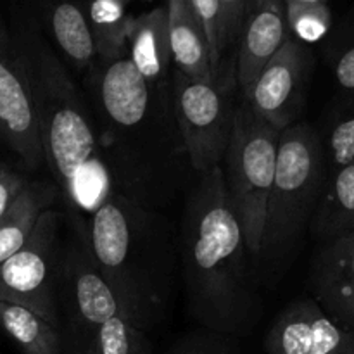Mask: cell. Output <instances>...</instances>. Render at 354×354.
I'll return each mask as SVG.
<instances>
[{
	"instance_id": "obj_29",
	"label": "cell",
	"mask_w": 354,
	"mask_h": 354,
	"mask_svg": "<svg viewBox=\"0 0 354 354\" xmlns=\"http://www.w3.org/2000/svg\"><path fill=\"white\" fill-rule=\"evenodd\" d=\"M334 75L337 80V85L344 92L354 93V45L346 48L339 59L335 61Z\"/></svg>"
},
{
	"instance_id": "obj_23",
	"label": "cell",
	"mask_w": 354,
	"mask_h": 354,
	"mask_svg": "<svg viewBox=\"0 0 354 354\" xmlns=\"http://www.w3.org/2000/svg\"><path fill=\"white\" fill-rule=\"evenodd\" d=\"M289 35L301 44L320 41L330 31L332 10L328 3L283 2Z\"/></svg>"
},
{
	"instance_id": "obj_20",
	"label": "cell",
	"mask_w": 354,
	"mask_h": 354,
	"mask_svg": "<svg viewBox=\"0 0 354 354\" xmlns=\"http://www.w3.org/2000/svg\"><path fill=\"white\" fill-rule=\"evenodd\" d=\"M0 328L23 354H62V332L28 308L0 303Z\"/></svg>"
},
{
	"instance_id": "obj_9",
	"label": "cell",
	"mask_w": 354,
	"mask_h": 354,
	"mask_svg": "<svg viewBox=\"0 0 354 354\" xmlns=\"http://www.w3.org/2000/svg\"><path fill=\"white\" fill-rule=\"evenodd\" d=\"M57 296L59 311L66 318L68 349H90L100 325L123 317L120 299L93 265L83 235L62 251Z\"/></svg>"
},
{
	"instance_id": "obj_27",
	"label": "cell",
	"mask_w": 354,
	"mask_h": 354,
	"mask_svg": "<svg viewBox=\"0 0 354 354\" xmlns=\"http://www.w3.org/2000/svg\"><path fill=\"white\" fill-rule=\"evenodd\" d=\"M220 10H221V54H223V64H225V55H227V50L237 45L242 19H244L245 0H220Z\"/></svg>"
},
{
	"instance_id": "obj_15",
	"label": "cell",
	"mask_w": 354,
	"mask_h": 354,
	"mask_svg": "<svg viewBox=\"0 0 354 354\" xmlns=\"http://www.w3.org/2000/svg\"><path fill=\"white\" fill-rule=\"evenodd\" d=\"M127 57L152 86L171 85L173 59L169 47L168 7L131 16L127 30Z\"/></svg>"
},
{
	"instance_id": "obj_11",
	"label": "cell",
	"mask_w": 354,
	"mask_h": 354,
	"mask_svg": "<svg viewBox=\"0 0 354 354\" xmlns=\"http://www.w3.org/2000/svg\"><path fill=\"white\" fill-rule=\"evenodd\" d=\"M310 73V50L289 37L261 69L245 102L270 127L286 130L296 123L303 109Z\"/></svg>"
},
{
	"instance_id": "obj_30",
	"label": "cell",
	"mask_w": 354,
	"mask_h": 354,
	"mask_svg": "<svg viewBox=\"0 0 354 354\" xmlns=\"http://www.w3.org/2000/svg\"><path fill=\"white\" fill-rule=\"evenodd\" d=\"M283 2H294V3H328V0H283Z\"/></svg>"
},
{
	"instance_id": "obj_17",
	"label": "cell",
	"mask_w": 354,
	"mask_h": 354,
	"mask_svg": "<svg viewBox=\"0 0 354 354\" xmlns=\"http://www.w3.org/2000/svg\"><path fill=\"white\" fill-rule=\"evenodd\" d=\"M173 69L196 80H218L211 68L209 44L189 0H168Z\"/></svg>"
},
{
	"instance_id": "obj_18",
	"label": "cell",
	"mask_w": 354,
	"mask_h": 354,
	"mask_svg": "<svg viewBox=\"0 0 354 354\" xmlns=\"http://www.w3.org/2000/svg\"><path fill=\"white\" fill-rule=\"evenodd\" d=\"M311 230L324 241L354 232V159L327 175Z\"/></svg>"
},
{
	"instance_id": "obj_26",
	"label": "cell",
	"mask_w": 354,
	"mask_h": 354,
	"mask_svg": "<svg viewBox=\"0 0 354 354\" xmlns=\"http://www.w3.org/2000/svg\"><path fill=\"white\" fill-rule=\"evenodd\" d=\"M171 354H241L230 335L216 334L204 328V332L183 339Z\"/></svg>"
},
{
	"instance_id": "obj_24",
	"label": "cell",
	"mask_w": 354,
	"mask_h": 354,
	"mask_svg": "<svg viewBox=\"0 0 354 354\" xmlns=\"http://www.w3.org/2000/svg\"><path fill=\"white\" fill-rule=\"evenodd\" d=\"M194 12L199 17L204 31H206L207 44H209L211 68L218 80L227 78L234 73V68H225L223 54H221V10L220 0H189Z\"/></svg>"
},
{
	"instance_id": "obj_5",
	"label": "cell",
	"mask_w": 354,
	"mask_h": 354,
	"mask_svg": "<svg viewBox=\"0 0 354 354\" xmlns=\"http://www.w3.org/2000/svg\"><path fill=\"white\" fill-rule=\"evenodd\" d=\"M327 180L322 137L308 123L280 131L261 252H286L313 218Z\"/></svg>"
},
{
	"instance_id": "obj_7",
	"label": "cell",
	"mask_w": 354,
	"mask_h": 354,
	"mask_svg": "<svg viewBox=\"0 0 354 354\" xmlns=\"http://www.w3.org/2000/svg\"><path fill=\"white\" fill-rule=\"evenodd\" d=\"M173 104L180 135L197 176L220 168L235 120L234 73L221 80H196L173 69Z\"/></svg>"
},
{
	"instance_id": "obj_14",
	"label": "cell",
	"mask_w": 354,
	"mask_h": 354,
	"mask_svg": "<svg viewBox=\"0 0 354 354\" xmlns=\"http://www.w3.org/2000/svg\"><path fill=\"white\" fill-rule=\"evenodd\" d=\"M311 286L325 315L354 334V232L327 241L315 261Z\"/></svg>"
},
{
	"instance_id": "obj_16",
	"label": "cell",
	"mask_w": 354,
	"mask_h": 354,
	"mask_svg": "<svg viewBox=\"0 0 354 354\" xmlns=\"http://www.w3.org/2000/svg\"><path fill=\"white\" fill-rule=\"evenodd\" d=\"M55 45L73 69L88 75L99 64L95 38L86 7L76 0H38Z\"/></svg>"
},
{
	"instance_id": "obj_31",
	"label": "cell",
	"mask_w": 354,
	"mask_h": 354,
	"mask_svg": "<svg viewBox=\"0 0 354 354\" xmlns=\"http://www.w3.org/2000/svg\"><path fill=\"white\" fill-rule=\"evenodd\" d=\"M106 2H111V3H116V6H121V7H127L128 9V6H130L131 2H133V0H106Z\"/></svg>"
},
{
	"instance_id": "obj_3",
	"label": "cell",
	"mask_w": 354,
	"mask_h": 354,
	"mask_svg": "<svg viewBox=\"0 0 354 354\" xmlns=\"http://www.w3.org/2000/svg\"><path fill=\"white\" fill-rule=\"evenodd\" d=\"M82 235L123 318L144 330L154 327L168 310L176 279V235L166 218L109 190Z\"/></svg>"
},
{
	"instance_id": "obj_10",
	"label": "cell",
	"mask_w": 354,
	"mask_h": 354,
	"mask_svg": "<svg viewBox=\"0 0 354 354\" xmlns=\"http://www.w3.org/2000/svg\"><path fill=\"white\" fill-rule=\"evenodd\" d=\"M0 138L26 168L45 162L30 69L21 41L0 19Z\"/></svg>"
},
{
	"instance_id": "obj_25",
	"label": "cell",
	"mask_w": 354,
	"mask_h": 354,
	"mask_svg": "<svg viewBox=\"0 0 354 354\" xmlns=\"http://www.w3.org/2000/svg\"><path fill=\"white\" fill-rule=\"evenodd\" d=\"M327 161V175L349 165L354 159V109L337 120L328 133L327 142L322 140Z\"/></svg>"
},
{
	"instance_id": "obj_1",
	"label": "cell",
	"mask_w": 354,
	"mask_h": 354,
	"mask_svg": "<svg viewBox=\"0 0 354 354\" xmlns=\"http://www.w3.org/2000/svg\"><path fill=\"white\" fill-rule=\"evenodd\" d=\"M85 88L109 190L162 214L189 194L196 175L173 86L149 85L124 54L97 64L85 75Z\"/></svg>"
},
{
	"instance_id": "obj_2",
	"label": "cell",
	"mask_w": 354,
	"mask_h": 354,
	"mask_svg": "<svg viewBox=\"0 0 354 354\" xmlns=\"http://www.w3.org/2000/svg\"><path fill=\"white\" fill-rule=\"evenodd\" d=\"M178 252L190 315L216 334L248 332L256 313L251 252L220 168L197 176L185 196Z\"/></svg>"
},
{
	"instance_id": "obj_12",
	"label": "cell",
	"mask_w": 354,
	"mask_h": 354,
	"mask_svg": "<svg viewBox=\"0 0 354 354\" xmlns=\"http://www.w3.org/2000/svg\"><path fill=\"white\" fill-rule=\"evenodd\" d=\"M268 354H354V334L325 315L315 299H296L265 337Z\"/></svg>"
},
{
	"instance_id": "obj_6",
	"label": "cell",
	"mask_w": 354,
	"mask_h": 354,
	"mask_svg": "<svg viewBox=\"0 0 354 354\" xmlns=\"http://www.w3.org/2000/svg\"><path fill=\"white\" fill-rule=\"evenodd\" d=\"M279 130L256 116L245 100L239 99L234 128L220 169L227 196L252 256L261 254L266 206L279 154Z\"/></svg>"
},
{
	"instance_id": "obj_21",
	"label": "cell",
	"mask_w": 354,
	"mask_h": 354,
	"mask_svg": "<svg viewBox=\"0 0 354 354\" xmlns=\"http://www.w3.org/2000/svg\"><path fill=\"white\" fill-rule=\"evenodd\" d=\"M85 7L99 52V64L127 54V30L131 17L127 7L106 0H88Z\"/></svg>"
},
{
	"instance_id": "obj_19",
	"label": "cell",
	"mask_w": 354,
	"mask_h": 354,
	"mask_svg": "<svg viewBox=\"0 0 354 354\" xmlns=\"http://www.w3.org/2000/svg\"><path fill=\"white\" fill-rule=\"evenodd\" d=\"M57 187L48 182H30L10 209L0 218V263L16 254L30 239L38 218L50 209Z\"/></svg>"
},
{
	"instance_id": "obj_8",
	"label": "cell",
	"mask_w": 354,
	"mask_h": 354,
	"mask_svg": "<svg viewBox=\"0 0 354 354\" xmlns=\"http://www.w3.org/2000/svg\"><path fill=\"white\" fill-rule=\"evenodd\" d=\"M57 211H45L38 218L26 244L0 263V303H12L28 308L62 332L59 311V245Z\"/></svg>"
},
{
	"instance_id": "obj_4",
	"label": "cell",
	"mask_w": 354,
	"mask_h": 354,
	"mask_svg": "<svg viewBox=\"0 0 354 354\" xmlns=\"http://www.w3.org/2000/svg\"><path fill=\"white\" fill-rule=\"evenodd\" d=\"M21 47L30 69L45 165L68 206H88L86 176L93 169L102 173L104 166L86 97L40 37L28 35Z\"/></svg>"
},
{
	"instance_id": "obj_22",
	"label": "cell",
	"mask_w": 354,
	"mask_h": 354,
	"mask_svg": "<svg viewBox=\"0 0 354 354\" xmlns=\"http://www.w3.org/2000/svg\"><path fill=\"white\" fill-rule=\"evenodd\" d=\"M92 354H151L147 330L123 317H114L99 327L93 335Z\"/></svg>"
},
{
	"instance_id": "obj_32",
	"label": "cell",
	"mask_w": 354,
	"mask_h": 354,
	"mask_svg": "<svg viewBox=\"0 0 354 354\" xmlns=\"http://www.w3.org/2000/svg\"><path fill=\"white\" fill-rule=\"evenodd\" d=\"M68 354H92V349H68Z\"/></svg>"
},
{
	"instance_id": "obj_13",
	"label": "cell",
	"mask_w": 354,
	"mask_h": 354,
	"mask_svg": "<svg viewBox=\"0 0 354 354\" xmlns=\"http://www.w3.org/2000/svg\"><path fill=\"white\" fill-rule=\"evenodd\" d=\"M289 37L283 0H245L234 62L239 99H249L261 69Z\"/></svg>"
},
{
	"instance_id": "obj_28",
	"label": "cell",
	"mask_w": 354,
	"mask_h": 354,
	"mask_svg": "<svg viewBox=\"0 0 354 354\" xmlns=\"http://www.w3.org/2000/svg\"><path fill=\"white\" fill-rule=\"evenodd\" d=\"M28 180L12 169L0 166V218L10 209L28 185Z\"/></svg>"
}]
</instances>
